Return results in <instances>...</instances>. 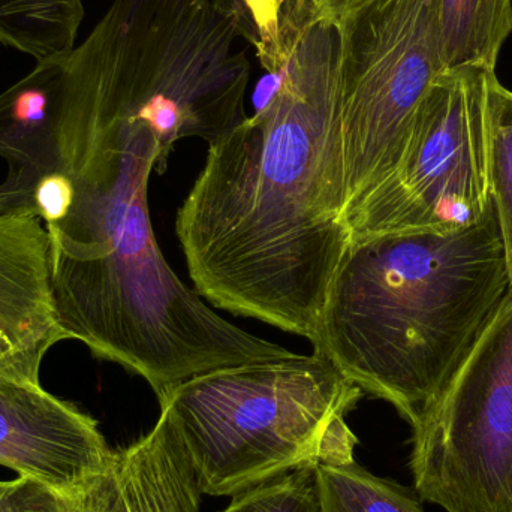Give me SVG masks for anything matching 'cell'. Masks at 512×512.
Here are the masks:
<instances>
[{"mask_svg":"<svg viewBox=\"0 0 512 512\" xmlns=\"http://www.w3.org/2000/svg\"><path fill=\"white\" fill-rule=\"evenodd\" d=\"M334 23L346 216L393 170L418 105L447 68L438 0H360Z\"/></svg>","mask_w":512,"mask_h":512,"instance_id":"5b68a950","label":"cell"},{"mask_svg":"<svg viewBox=\"0 0 512 512\" xmlns=\"http://www.w3.org/2000/svg\"><path fill=\"white\" fill-rule=\"evenodd\" d=\"M83 20V0H0V44L56 59L74 50Z\"/></svg>","mask_w":512,"mask_h":512,"instance_id":"4fadbf2b","label":"cell"},{"mask_svg":"<svg viewBox=\"0 0 512 512\" xmlns=\"http://www.w3.org/2000/svg\"><path fill=\"white\" fill-rule=\"evenodd\" d=\"M251 18L255 30L256 56L271 53L279 29L280 0H239Z\"/></svg>","mask_w":512,"mask_h":512,"instance_id":"ac0fdd59","label":"cell"},{"mask_svg":"<svg viewBox=\"0 0 512 512\" xmlns=\"http://www.w3.org/2000/svg\"><path fill=\"white\" fill-rule=\"evenodd\" d=\"M131 26V5L114 0L68 54L56 165L3 180L0 210L27 209L44 224L66 340L141 376L159 397L212 370L295 352L222 318L165 261L149 182L170 155L132 95Z\"/></svg>","mask_w":512,"mask_h":512,"instance_id":"6da1fadb","label":"cell"},{"mask_svg":"<svg viewBox=\"0 0 512 512\" xmlns=\"http://www.w3.org/2000/svg\"><path fill=\"white\" fill-rule=\"evenodd\" d=\"M68 502L69 496L33 478L0 481V512H66Z\"/></svg>","mask_w":512,"mask_h":512,"instance_id":"e0dca14e","label":"cell"},{"mask_svg":"<svg viewBox=\"0 0 512 512\" xmlns=\"http://www.w3.org/2000/svg\"><path fill=\"white\" fill-rule=\"evenodd\" d=\"M412 433L420 499L447 512H512V294Z\"/></svg>","mask_w":512,"mask_h":512,"instance_id":"52a82bcc","label":"cell"},{"mask_svg":"<svg viewBox=\"0 0 512 512\" xmlns=\"http://www.w3.org/2000/svg\"><path fill=\"white\" fill-rule=\"evenodd\" d=\"M258 60L273 90L209 144L176 233L204 300L312 343L349 245L336 23L280 0L276 45Z\"/></svg>","mask_w":512,"mask_h":512,"instance_id":"7a4b0ae2","label":"cell"},{"mask_svg":"<svg viewBox=\"0 0 512 512\" xmlns=\"http://www.w3.org/2000/svg\"><path fill=\"white\" fill-rule=\"evenodd\" d=\"M111 457L95 418L39 382L0 373V466L72 496Z\"/></svg>","mask_w":512,"mask_h":512,"instance_id":"ba28073f","label":"cell"},{"mask_svg":"<svg viewBox=\"0 0 512 512\" xmlns=\"http://www.w3.org/2000/svg\"><path fill=\"white\" fill-rule=\"evenodd\" d=\"M489 179L512 282V90L489 81Z\"/></svg>","mask_w":512,"mask_h":512,"instance_id":"9a60e30c","label":"cell"},{"mask_svg":"<svg viewBox=\"0 0 512 512\" xmlns=\"http://www.w3.org/2000/svg\"><path fill=\"white\" fill-rule=\"evenodd\" d=\"M321 17L336 21L343 12L360 0H307Z\"/></svg>","mask_w":512,"mask_h":512,"instance_id":"d6986e66","label":"cell"},{"mask_svg":"<svg viewBox=\"0 0 512 512\" xmlns=\"http://www.w3.org/2000/svg\"><path fill=\"white\" fill-rule=\"evenodd\" d=\"M197 472L171 424L113 450L104 471L69 496L66 512H200Z\"/></svg>","mask_w":512,"mask_h":512,"instance_id":"30bf717a","label":"cell"},{"mask_svg":"<svg viewBox=\"0 0 512 512\" xmlns=\"http://www.w3.org/2000/svg\"><path fill=\"white\" fill-rule=\"evenodd\" d=\"M445 68L496 72L512 33V0H438Z\"/></svg>","mask_w":512,"mask_h":512,"instance_id":"7c38bea8","label":"cell"},{"mask_svg":"<svg viewBox=\"0 0 512 512\" xmlns=\"http://www.w3.org/2000/svg\"><path fill=\"white\" fill-rule=\"evenodd\" d=\"M361 397L313 352L212 370L158 399L203 495L236 496L304 466L355 462L346 415Z\"/></svg>","mask_w":512,"mask_h":512,"instance_id":"277c9868","label":"cell"},{"mask_svg":"<svg viewBox=\"0 0 512 512\" xmlns=\"http://www.w3.org/2000/svg\"><path fill=\"white\" fill-rule=\"evenodd\" d=\"M496 72H442L415 111L387 177L345 216L349 242L393 233H450L493 210L489 81Z\"/></svg>","mask_w":512,"mask_h":512,"instance_id":"8992f818","label":"cell"},{"mask_svg":"<svg viewBox=\"0 0 512 512\" xmlns=\"http://www.w3.org/2000/svg\"><path fill=\"white\" fill-rule=\"evenodd\" d=\"M62 340L47 230L30 210H0V373L39 382Z\"/></svg>","mask_w":512,"mask_h":512,"instance_id":"9c48e42d","label":"cell"},{"mask_svg":"<svg viewBox=\"0 0 512 512\" xmlns=\"http://www.w3.org/2000/svg\"><path fill=\"white\" fill-rule=\"evenodd\" d=\"M511 294L495 207L463 230L352 240L328 286L313 352L412 427Z\"/></svg>","mask_w":512,"mask_h":512,"instance_id":"3957f363","label":"cell"},{"mask_svg":"<svg viewBox=\"0 0 512 512\" xmlns=\"http://www.w3.org/2000/svg\"><path fill=\"white\" fill-rule=\"evenodd\" d=\"M322 512H426L420 499L357 463L316 466Z\"/></svg>","mask_w":512,"mask_h":512,"instance_id":"5bb4252c","label":"cell"},{"mask_svg":"<svg viewBox=\"0 0 512 512\" xmlns=\"http://www.w3.org/2000/svg\"><path fill=\"white\" fill-rule=\"evenodd\" d=\"M222 512H322L316 466H304L233 496Z\"/></svg>","mask_w":512,"mask_h":512,"instance_id":"2e32d148","label":"cell"},{"mask_svg":"<svg viewBox=\"0 0 512 512\" xmlns=\"http://www.w3.org/2000/svg\"><path fill=\"white\" fill-rule=\"evenodd\" d=\"M68 69V54L38 62L0 93V158L8 164L9 179H35L56 165L57 122Z\"/></svg>","mask_w":512,"mask_h":512,"instance_id":"8fae6325","label":"cell"}]
</instances>
